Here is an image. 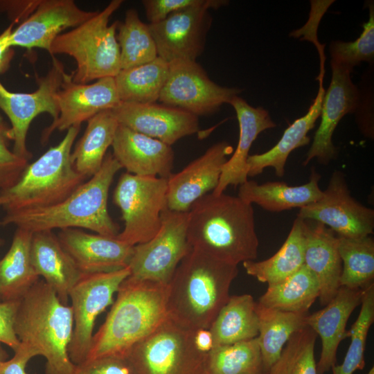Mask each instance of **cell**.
Here are the masks:
<instances>
[{"mask_svg":"<svg viewBox=\"0 0 374 374\" xmlns=\"http://www.w3.org/2000/svg\"><path fill=\"white\" fill-rule=\"evenodd\" d=\"M190 247L220 261L237 265L255 260L259 245L252 204L224 193H209L188 211Z\"/></svg>","mask_w":374,"mask_h":374,"instance_id":"obj_1","label":"cell"},{"mask_svg":"<svg viewBox=\"0 0 374 374\" xmlns=\"http://www.w3.org/2000/svg\"><path fill=\"white\" fill-rule=\"evenodd\" d=\"M237 265L191 249L168 284V315L193 330L208 329L228 301Z\"/></svg>","mask_w":374,"mask_h":374,"instance_id":"obj_2","label":"cell"},{"mask_svg":"<svg viewBox=\"0 0 374 374\" xmlns=\"http://www.w3.org/2000/svg\"><path fill=\"white\" fill-rule=\"evenodd\" d=\"M104 323L93 334L87 359L125 357L168 315V284L129 276L121 284Z\"/></svg>","mask_w":374,"mask_h":374,"instance_id":"obj_3","label":"cell"},{"mask_svg":"<svg viewBox=\"0 0 374 374\" xmlns=\"http://www.w3.org/2000/svg\"><path fill=\"white\" fill-rule=\"evenodd\" d=\"M121 169L112 154H107L100 170L64 200L47 207L6 212L0 226L14 224L32 233L83 229L116 238L119 226L109 215L107 201L109 188Z\"/></svg>","mask_w":374,"mask_h":374,"instance_id":"obj_4","label":"cell"},{"mask_svg":"<svg viewBox=\"0 0 374 374\" xmlns=\"http://www.w3.org/2000/svg\"><path fill=\"white\" fill-rule=\"evenodd\" d=\"M14 329L21 344L45 358V374L73 373L75 364L68 353L73 330L72 310L44 280L19 301Z\"/></svg>","mask_w":374,"mask_h":374,"instance_id":"obj_5","label":"cell"},{"mask_svg":"<svg viewBox=\"0 0 374 374\" xmlns=\"http://www.w3.org/2000/svg\"><path fill=\"white\" fill-rule=\"evenodd\" d=\"M80 126L69 128L63 139L28 163L17 182L0 190L6 212L44 208L60 203L84 183L75 169L71 150Z\"/></svg>","mask_w":374,"mask_h":374,"instance_id":"obj_6","label":"cell"},{"mask_svg":"<svg viewBox=\"0 0 374 374\" xmlns=\"http://www.w3.org/2000/svg\"><path fill=\"white\" fill-rule=\"evenodd\" d=\"M112 0L102 11L71 30L61 33L53 42L50 54H66L76 62L72 80L88 84L100 78H114L121 70L120 48L116 39L118 21L109 24L110 17L122 5Z\"/></svg>","mask_w":374,"mask_h":374,"instance_id":"obj_7","label":"cell"},{"mask_svg":"<svg viewBox=\"0 0 374 374\" xmlns=\"http://www.w3.org/2000/svg\"><path fill=\"white\" fill-rule=\"evenodd\" d=\"M193 333L168 317L125 357L137 374H209L208 353L197 349Z\"/></svg>","mask_w":374,"mask_h":374,"instance_id":"obj_8","label":"cell"},{"mask_svg":"<svg viewBox=\"0 0 374 374\" xmlns=\"http://www.w3.org/2000/svg\"><path fill=\"white\" fill-rule=\"evenodd\" d=\"M167 190L168 179L122 173L113 193V202L124 222L116 238L131 246L152 239L161 228V215L167 208Z\"/></svg>","mask_w":374,"mask_h":374,"instance_id":"obj_9","label":"cell"},{"mask_svg":"<svg viewBox=\"0 0 374 374\" xmlns=\"http://www.w3.org/2000/svg\"><path fill=\"white\" fill-rule=\"evenodd\" d=\"M161 218L158 233L148 242L134 246L128 267L133 278L168 284L192 249L187 238L188 212L166 208Z\"/></svg>","mask_w":374,"mask_h":374,"instance_id":"obj_10","label":"cell"},{"mask_svg":"<svg viewBox=\"0 0 374 374\" xmlns=\"http://www.w3.org/2000/svg\"><path fill=\"white\" fill-rule=\"evenodd\" d=\"M130 274L128 267L110 272L82 274L70 290L73 330L68 353L74 364L87 359L97 317L113 303L114 294Z\"/></svg>","mask_w":374,"mask_h":374,"instance_id":"obj_11","label":"cell"},{"mask_svg":"<svg viewBox=\"0 0 374 374\" xmlns=\"http://www.w3.org/2000/svg\"><path fill=\"white\" fill-rule=\"evenodd\" d=\"M47 74L37 77L38 88L31 93H17L8 90L0 81V109L9 118L11 127L8 140L13 141L12 152L29 161L31 152L26 145L30 123L38 115L47 113L55 120L59 116L56 95L61 87L65 71L63 64L53 57Z\"/></svg>","mask_w":374,"mask_h":374,"instance_id":"obj_12","label":"cell"},{"mask_svg":"<svg viewBox=\"0 0 374 374\" xmlns=\"http://www.w3.org/2000/svg\"><path fill=\"white\" fill-rule=\"evenodd\" d=\"M241 91L216 84L196 61L176 60L169 63L159 101L199 117L215 113Z\"/></svg>","mask_w":374,"mask_h":374,"instance_id":"obj_13","label":"cell"},{"mask_svg":"<svg viewBox=\"0 0 374 374\" xmlns=\"http://www.w3.org/2000/svg\"><path fill=\"white\" fill-rule=\"evenodd\" d=\"M297 217L320 222L340 237L362 238L373 234L374 229V211L351 195L339 170L333 172L321 197L301 208Z\"/></svg>","mask_w":374,"mask_h":374,"instance_id":"obj_14","label":"cell"},{"mask_svg":"<svg viewBox=\"0 0 374 374\" xmlns=\"http://www.w3.org/2000/svg\"><path fill=\"white\" fill-rule=\"evenodd\" d=\"M226 3V1L209 0L205 5L188 8L158 23L148 24L158 57L168 63L176 60L196 61L204 50L211 25L209 9H217Z\"/></svg>","mask_w":374,"mask_h":374,"instance_id":"obj_15","label":"cell"},{"mask_svg":"<svg viewBox=\"0 0 374 374\" xmlns=\"http://www.w3.org/2000/svg\"><path fill=\"white\" fill-rule=\"evenodd\" d=\"M56 100L59 116L43 130L42 143L48 142L54 131L80 126L82 123L102 111L113 109L121 102L114 78H100L91 84H78L73 81L71 74L66 73Z\"/></svg>","mask_w":374,"mask_h":374,"instance_id":"obj_16","label":"cell"},{"mask_svg":"<svg viewBox=\"0 0 374 374\" xmlns=\"http://www.w3.org/2000/svg\"><path fill=\"white\" fill-rule=\"evenodd\" d=\"M332 78L325 91L321 105V123L316 131L312 145L307 152L303 166L313 159L328 165L337 156L332 135L341 119L354 112L359 105V91L351 80L353 69L330 60Z\"/></svg>","mask_w":374,"mask_h":374,"instance_id":"obj_17","label":"cell"},{"mask_svg":"<svg viewBox=\"0 0 374 374\" xmlns=\"http://www.w3.org/2000/svg\"><path fill=\"white\" fill-rule=\"evenodd\" d=\"M112 110L120 125L169 145L199 130L197 116L162 103L120 102Z\"/></svg>","mask_w":374,"mask_h":374,"instance_id":"obj_18","label":"cell"},{"mask_svg":"<svg viewBox=\"0 0 374 374\" xmlns=\"http://www.w3.org/2000/svg\"><path fill=\"white\" fill-rule=\"evenodd\" d=\"M96 12L80 8L72 0H42L8 39L10 47L42 48L50 53L54 39L67 28L80 25Z\"/></svg>","mask_w":374,"mask_h":374,"instance_id":"obj_19","label":"cell"},{"mask_svg":"<svg viewBox=\"0 0 374 374\" xmlns=\"http://www.w3.org/2000/svg\"><path fill=\"white\" fill-rule=\"evenodd\" d=\"M233 152L226 141L208 148L200 157L168 178L167 208L188 212L193 204L217 187L226 157Z\"/></svg>","mask_w":374,"mask_h":374,"instance_id":"obj_20","label":"cell"},{"mask_svg":"<svg viewBox=\"0 0 374 374\" xmlns=\"http://www.w3.org/2000/svg\"><path fill=\"white\" fill-rule=\"evenodd\" d=\"M57 238L82 274L110 272L128 267L134 246L116 238L80 229H62Z\"/></svg>","mask_w":374,"mask_h":374,"instance_id":"obj_21","label":"cell"},{"mask_svg":"<svg viewBox=\"0 0 374 374\" xmlns=\"http://www.w3.org/2000/svg\"><path fill=\"white\" fill-rule=\"evenodd\" d=\"M112 147L113 157L128 173L166 179L172 173L174 151L159 140L119 124Z\"/></svg>","mask_w":374,"mask_h":374,"instance_id":"obj_22","label":"cell"},{"mask_svg":"<svg viewBox=\"0 0 374 374\" xmlns=\"http://www.w3.org/2000/svg\"><path fill=\"white\" fill-rule=\"evenodd\" d=\"M364 290L341 286L324 308L308 314L307 326L321 341L320 357L317 363V374H325L336 364L339 345L348 337L346 329L348 320L353 310L361 305Z\"/></svg>","mask_w":374,"mask_h":374,"instance_id":"obj_23","label":"cell"},{"mask_svg":"<svg viewBox=\"0 0 374 374\" xmlns=\"http://www.w3.org/2000/svg\"><path fill=\"white\" fill-rule=\"evenodd\" d=\"M304 221V265L315 276L319 287V299L326 305L340 286L342 262L338 250V236L324 224Z\"/></svg>","mask_w":374,"mask_h":374,"instance_id":"obj_24","label":"cell"},{"mask_svg":"<svg viewBox=\"0 0 374 374\" xmlns=\"http://www.w3.org/2000/svg\"><path fill=\"white\" fill-rule=\"evenodd\" d=\"M229 104L235 111L240 134L236 149L225 162L217 187L212 191L220 195L230 186H240L248 180L247 159L252 143L262 132L276 127L267 110L253 107L236 96Z\"/></svg>","mask_w":374,"mask_h":374,"instance_id":"obj_25","label":"cell"},{"mask_svg":"<svg viewBox=\"0 0 374 374\" xmlns=\"http://www.w3.org/2000/svg\"><path fill=\"white\" fill-rule=\"evenodd\" d=\"M31 260L39 276L56 292L60 300L68 304L69 294L82 276L73 260L52 231L33 233Z\"/></svg>","mask_w":374,"mask_h":374,"instance_id":"obj_26","label":"cell"},{"mask_svg":"<svg viewBox=\"0 0 374 374\" xmlns=\"http://www.w3.org/2000/svg\"><path fill=\"white\" fill-rule=\"evenodd\" d=\"M323 59H321L319 87L317 97L310 107L307 114L295 120L284 132L278 142L269 150L249 155L247 159L248 177H255L262 172L267 167H272L279 177L285 175V166L290 154L295 149L310 143L308 132L314 127L321 115V105L325 94L323 86Z\"/></svg>","mask_w":374,"mask_h":374,"instance_id":"obj_27","label":"cell"},{"mask_svg":"<svg viewBox=\"0 0 374 374\" xmlns=\"http://www.w3.org/2000/svg\"><path fill=\"white\" fill-rule=\"evenodd\" d=\"M321 175L314 169L309 181L300 186H289L282 181H268L258 184L247 180L239 186L238 196L245 202L260 206L264 210L280 212L302 208L317 201L323 190L319 186Z\"/></svg>","mask_w":374,"mask_h":374,"instance_id":"obj_28","label":"cell"},{"mask_svg":"<svg viewBox=\"0 0 374 374\" xmlns=\"http://www.w3.org/2000/svg\"><path fill=\"white\" fill-rule=\"evenodd\" d=\"M32 232L17 228L9 250L0 260V301H18L37 283L31 260Z\"/></svg>","mask_w":374,"mask_h":374,"instance_id":"obj_29","label":"cell"},{"mask_svg":"<svg viewBox=\"0 0 374 374\" xmlns=\"http://www.w3.org/2000/svg\"><path fill=\"white\" fill-rule=\"evenodd\" d=\"M118 125L112 109L102 111L87 121V128L71 152L75 169L86 179L101 168Z\"/></svg>","mask_w":374,"mask_h":374,"instance_id":"obj_30","label":"cell"},{"mask_svg":"<svg viewBox=\"0 0 374 374\" xmlns=\"http://www.w3.org/2000/svg\"><path fill=\"white\" fill-rule=\"evenodd\" d=\"M256 304L249 294L230 296L210 328L214 346L232 344L258 335Z\"/></svg>","mask_w":374,"mask_h":374,"instance_id":"obj_31","label":"cell"},{"mask_svg":"<svg viewBox=\"0 0 374 374\" xmlns=\"http://www.w3.org/2000/svg\"><path fill=\"white\" fill-rule=\"evenodd\" d=\"M258 335L265 374L278 359L285 344L298 331L307 326L308 313H296L268 308L256 304Z\"/></svg>","mask_w":374,"mask_h":374,"instance_id":"obj_32","label":"cell"},{"mask_svg":"<svg viewBox=\"0 0 374 374\" xmlns=\"http://www.w3.org/2000/svg\"><path fill=\"white\" fill-rule=\"evenodd\" d=\"M305 233L304 221L296 217L292 229L278 251L270 258L260 260L242 262L249 276L269 285L279 283L304 264Z\"/></svg>","mask_w":374,"mask_h":374,"instance_id":"obj_33","label":"cell"},{"mask_svg":"<svg viewBox=\"0 0 374 374\" xmlns=\"http://www.w3.org/2000/svg\"><path fill=\"white\" fill-rule=\"evenodd\" d=\"M319 294L317 278L303 265L285 280L269 285L258 303L281 311L308 313Z\"/></svg>","mask_w":374,"mask_h":374,"instance_id":"obj_34","label":"cell"},{"mask_svg":"<svg viewBox=\"0 0 374 374\" xmlns=\"http://www.w3.org/2000/svg\"><path fill=\"white\" fill-rule=\"evenodd\" d=\"M169 63L159 57L129 69L114 77L121 102L152 103L159 100L167 80Z\"/></svg>","mask_w":374,"mask_h":374,"instance_id":"obj_35","label":"cell"},{"mask_svg":"<svg viewBox=\"0 0 374 374\" xmlns=\"http://www.w3.org/2000/svg\"><path fill=\"white\" fill-rule=\"evenodd\" d=\"M338 250L342 262L340 286L364 290L373 283L374 240L371 235L338 236Z\"/></svg>","mask_w":374,"mask_h":374,"instance_id":"obj_36","label":"cell"},{"mask_svg":"<svg viewBox=\"0 0 374 374\" xmlns=\"http://www.w3.org/2000/svg\"><path fill=\"white\" fill-rule=\"evenodd\" d=\"M117 30L121 69L145 64L158 57L148 24L141 20L135 9L127 10L124 21L118 22Z\"/></svg>","mask_w":374,"mask_h":374,"instance_id":"obj_37","label":"cell"},{"mask_svg":"<svg viewBox=\"0 0 374 374\" xmlns=\"http://www.w3.org/2000/svg\"><path fill=\"white\" fill-rule=\"evenodd\" d=\"M208 368L209 374H265L258 338L214 346Z\"/></svg>","mask_w":374,"mask_h":374,"instance_id":"obj_38","label":"cell"},{"mask_svg":"<svg viewBox=\"0 0 374 374\" xmlns=\"http://www.w3.org/2000/svg\"><path fill=\"white\" fill-rule=\"evenodd\" d=\"M373 321L374 283H372L364 290L360 312L348 331L350 345L343 362L332 367V374H353L364 368L366 339Z\"/></svg>","mask_w":374,"mask_h":374,"instance_id":"obj_39","label":"cell"},{"mask_svg":"<svg viewBox=\"0 0 374 374\" xmlns=\"http://www.w3.org/2000/svg\"><path fill=\"white\" fill-rule=\"evenodd\" d=\"M317 337L309 327L296 332L267 374H317L314 357Z\"/></svg>","mask_w":374,"mask_h":374,"instance_id":"obj_40","label":"cell"},{"mask_svg":"<svg viewBox=\"0 0 374 374\" xmlns=\"http://www.w3.org/2000/svg\"><path fill=\"white\" fill-rule=\"evenodd\" d=\"M369 19L363 24L360 36L353 42L332 41L329 47L331 61L353 69L362 62L374 59V6L368 3Z\"/></svg>","mask_w":374,"mask_h":374,"instance_id":"obj_41","label":"cell"},{"mask_svg":"<svg viewBox=\"0 0 374 374\" xmlns=\"http://www.w3.org/2000/svg\"><path fill=\"white\" fill-rule=\"evenodd\" d=\"M8 141L0 133V190L14 186L28 164V160L9 150Z\"/></svg>","mask_w":374,"mask_h":374,"instance_id":"obj_42","label":"cell"},{"mask_svg":"<svg viewBox=\"0 0 374 374\" xmlns=\"http://www.w3.org/2000/svg\"><path fill=\"white\" fill-rule=\"evenodd\" d=\"M73 374H137L126 357L105 356L75 365Z\"/></svg>","mask_w":374,"mask_h":374,"instance_id":"obj_43","label":"cell"},{"mask_svg":"<svg viewBox=\"0 0 374 374\" xmlns=\"http://www.w3.org/2000/svg\"><path fill=\"white\" fill-rule=\"evenodd\" d=\"M209 0H143L142 4L150 24L163 21L176 12L195 6H203Z\"/></svg>","mask_w":374,"mask_h":374,"instance_id":"obj_44","label":"cell"},{"mask_svg":"<svg viewBox=\"0 0 374 374\" xmlns=\"http://www.w3.org/2000/svg\"><path fill=\"white\" fill-rule=\"evenodd\" d=\"M19 302L0 301V342L14 351L20 345L14 329Z\"/></svg>","mask_w":374,"mask_h":374,"instance_id":"obj_45","label":"cell"},{"mask_svg":"<svg viewBox=\"0 0 374 374\" xmlns=\"http://www.w3.org/2000/svg\"><path fill=\"white\" fill-rule=\"evenodd\" d=\"M14 352L11 359L0 362V374H28L26 371L27 364L37 356L36 353L21 344Z\"/></svg>","mask_w":374,"mask_h":374,"instance_id":"obj_46","label":"cell"},{"mask_svg":"<svg viewBox=\"0 0 374 374\" xmlns=\"http://www.w3.org/2000/svg\"><path fill=\"white\" fill-rule=\"evenodd\" d=\"M15 23V21H13L0 34V74L5 73L8 69L10 62L14 56V50L8 44V39L13 30V25ZM9 130L10 127L7 125L0 114V133L6 136L8 140Z\"/></svg>","mask_w":374,"mask_h":374,"instance_id":"obj_47","label":"cell"},{"mask_svg":"<svg viewBox=\"0 0 374 374\" xmlns=\"http://www.w3.org/2000/svg\"><path fill=\"white\" fill-rule=\"evenodd\" d=\"M193 339L197 349L204 353H208L214 347L213 336L209 329L194 330Z\"/></svg>","mask_w":374,"mask_h":374,"instance_id":"obj_48","label":"cell"},{"mask_svg":"<svg viewBox=\"0 0 374 374\" xmlns=\"http://www.w3.org/2000/svg\"><path fill=\"white\" fill-rule=\"evenodd\" d=\"M8 354L5 349L3 348L0 342V362L8 359Z\"/></svg>","mask_w":374,"mask_h":374,"instance_id":"obj_49","label":"cell"},{"mask_svg":"<svg viewBox=\"0 0 374 374\" xmlns=\"http://www.w3.org/2000/svg\"><path fill=\"white\" fill-rule=\"evenodd\" d=\"M3 204V199L0 197V206H2ZM4 244V240L0 238V248Z\"/></svg>","mask_w":374,"mask_h":374,"instance_id":"obj_50","label":"cell"}]
</instances>
